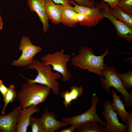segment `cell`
I'll return each instance as SVG.
<instances>
[{"label": "cell", "instance_id": "30", "mask_svg": "<svg viewBox=\"0 0 132 132\" xmlns=\"http://www.w3.org/2000/svg\"><path fill=\"white\" fill-rule=\"evenodd\" d=\"M55 3L62 4L64 6L70 5L72 6L71 0H52Z\"/></svg>", "mask_w": 132, "mask_h": 132}, {"label": "cell", "instance_id": "3", "mask_svg": "<svg viewBox=\"0 0 132 132\" xmlns=\"http://www.w3.org/2000/svg\"><path fill=\"white\" fill-rule=\"evenodd\" d=\"M51 89L35 83H25L18 93L17 98L22 108L44 102L49 95Z\"/></svg>", "mask_w": 132, "mask_h": 132}, {"label": "cell", "instance_id": "10", "mask_svg": "<svg viewBox=\"0 0 132 132\" xmlns=\"http://www.w3.org/2000/svg\"><path fill=\"white\" fill-rule=\"evenodd\" d=\"M71 3L74 5V8L77 13L85 16V20L81 25L92 27L97 25L104 18L100 11L98 4L95 3V7L91 8L78 5L73 0H71Z\"/></svg>", "mask_w": 132, "mask_h": 132}, {"label": "cell", "instance_id": "25", "mask_svg": "<svg viewBox=\"0 0 132 132\" xmlns=\"http://www.w3.org/2000/svg\"><path fill=\"white\" fill-rule=\"evenodd\" d=\"M60 95L64 99L63 103L64 107L66 108H67L69 106H70L71 103L73 100L70 92L66 90L61 92Z\"/></svg>", "mask_w": 132, "mask_h": 132}, {"label": "cell", "instance_id": "6", "mask_svg": "<svg viewBox=\"0 0 132 132\" xmlns=\"http://www.w3.org/2000/svg\"><path fill=\"white\" fill-rule=\"evenodd\" d=\"M22 51L21 56L17 60H13L11 65L19 67L28 66L31 65L33 60L34 56L42 50L39 46L34 45L27 36H23L21 40L19 48Z\"/></svg>", "mask_w": 132, "mask_h": 132}, {"label": "cell", "instance_id": "9", "mask_svg": "<svg viewBox=\"0 0 132 132\" xmlns=\"http://www.w3.org/2000/svg\"><path fill=\"white\" fill-rule=\"evenodd\" d=\"M109 5L105 2L101 1L99 5L100 11L104 17L109 19L112 22L117 31V35L124 38L130 43L132 41V30L124 23L115 18L109 11Z\"/></svg>", "mask_w": 132, "mask_h": 132}, {"label": "cell", "instance_id": "7", "mask_svg": "<svg viewBox=\"0 0 132 132\" xmlns=\"http://www.w3.org/2000/svg\"><path fill=\"white\" fill-rule=\"evenodd\" d=\"M100 99L96 96H92V103L90 108L81 114L71 117L64 118L62 120L71 125L75 126L76 129H79L80 125L86 122L95 121L99 122L101 125L105 126L106 122L101 120L97 114L96 108Z\"/></svg>", "mask_w": 132, "mask_h": 132}, {"label": "cell", "instance_id": "18", "mask_svg": "<svg viewBox=\"0 0 132 132\" xmlns=\"http://www.w3.org/2000/svg\"><path fill=\"white\" fill-rule=\"evenodd\" d=\"M109 11L115 18L132 30V16L123 12L117 6L112 9L110 8Z\"/></svg>", "mask_w": 132, "mask_h": 132}, {"label": "cell", "instance_id": "4", "mask_svg": "<svg viewBox=\"0 0 132 132\" xmlns=\"http://www.w3.org/2000/svg\"><path fill=\"white\" fill-rule=\"evenodd\" d=\"M116 68L114 66L110 67L104 63V70L101 72L102 76H100L102 88L110 94V88L112 87L123 96V102L127 108L132 107V91L128 92L125 89L122 81L117 75Z\"/></svg>", "mask_w": 132, "mask_h": 132}, {"label": "cell", "instance_id": "12", "mask_svg": "<svg viewBox=\"0 0 132 132\" xmlns=\"http://www.w3.org/2000/svg\"><path fill=\"white\" fill-rule=\"evenodd\" d=\"M44 111L40 118L44 125L45 132H54L69 124L62 120L56 119L54 112L50 111L47 107L45 108Z\"/></svg>", "mask_w": 132, "mask_h": 132}, {"label": "cell", "instance_id": "24", "mask_svg": "<svg viewBox=\"0 0 132 132\" xmlns=\"http://www.w3.org/2000/svg\"><path fill=\"white\" fill-rule=\"evenodd\" d=\"M70 93L73 100L77 99L83 96V89L81 86H72Z\"/></svg>", "mask_w": 132, "mask_h": 132}, {"label": "cell", "instance_id": "19", "mask_svg": "<svg viewBox=\"0 0 132 132\" xmlns=\"http://www.w3.org/2000/svg\"><path fill=\"white\" fill-rule=\"evenodd\" d=\"M105 127L95 121H89L81 124L79 129H75L77 132H105Z\"/></svg>", "mask_w": 132, "mask_h": 132}, {"label": "cell", "instance_id": "13", "mask_svg": "<svg viewBox=\"0 0 132 132\" xmlns=\"http://www.w3.org/2000/svg\"><path fill=\"white\" fill-rule=\"evenodd\" d=\"M45 0H27V4L30 11L36 12L42 23L43 33L47 32L50 27L49 19L45 11Z\"/></svg>", "mask_w": 132, "mask_h": 132}, {"label": "cell", "instance_id": "5", "mask_svg": "<svg viewBox=\"0 0 132 132\" xmlns=\"http://www.w3.org/2000/svg\"><path fill=\"white\" fill-rule=\"evenodd\" d=\"M70 55L64 54L62 50L53 54H48L41 57V62L45 65L52 67V69L59 73L62 76L64 82L69 80L71 77L70 72L67 69V64L70 60Z\"/></svg>", "mask_w": 132, "mask_h": 132}, {"label": "cell", "instance_id": "17", "mask_svg": "<svg viewBox=\"0 0 132 132\" xmlns=\"http://www.w3.org/2000/svg\"><path fill=\"white\" fill-rule=\"evenodd\" d=\"M77 12L70 5H63L61 17V23L69 27H75L77 23L74 17Z\"/></svg>", "mask_w": 132, "mask_h": 132}, {"label": "cell", "instance_id": "11", "mask_svg": "<svg viewBox=\"0 0 132 132\" xmlns=\"http://www.w3.org/2000/svg\"><path fill=\"white\" fill-rule=\"evenodd\" d=\"M22 109L20 105L8 114L0 115V132H16L18 119Z\"/></svg>", "mask_w": 132, "mask_h": 132}, {"label": "cell", "instance_id": "15", "mask_svg": "<svg viewBox=\"0 0 132 132\" xmlns=\"http://www.w3.org/2000/svg\"><path fill=\"white\" fill-rule=\"evenodd\" d=\"M63 5L56 4L52 0H45L46 14L52 23L58 24L61 23V17Z\"/></svg>", "mask_w": 132, "mask_h": 132}, {"label": "cell", "instance_id": "16", "mask_svg": "<svg viewBox=\"0 0 132 132\" xmlns=\"http://www.w3.org/2000/svg\"><path fill=\"white\" fill-rule=\"evenodd\" d=\"M111 92L113 98L112 104L113 108L121 119L124 123H125L130 116V113L125 110V105L121 100L120 96L118 95L113 88L112 89Z\"/></svg>", "mask_w": 132, "mask_h": 132}, {"label": "cell", "instance_id": "21", "mask_svg": "<svg viewBox=\"0 0 132 132\" xmlns=\"http://www.w3.org/2000/svg\"><path fill=\"white\" fill-rule=\"evenodd\" d=\"M117 76L122 81L124 86L125 90L128 91L132 87V70L125 72L122 74L117 72Z\"/></svg>", "mask_w": 132, "mask_h": 132}, {"label": "cell", "instance_id": "28", "mask_svg": "<svg viewBox=\"0 0 132 132\" xmlns=\"http://www.w3.org/2000/svg\"><path fill=\"white\" fill-rule=\"evenodd\" d=\"M8 88L3 84L2 81L0 79V92L2 94L4 99L7 91Z\"/></svg>", "mask_w": 132, "mask_h": 132}, {"label": "cell", "instance_id": "2", "mask_svg": "<svg viewBox=\"0 0 132 132\" xmlns=\"http://www.w3.org/2000/svg\"><path fill=\"white\" fill-rule=\"evenodd\" d=\"M34 69L37 72L38 74L33 79H28L22 76L28 83H35L46 86L52 89L56 95L59 92V83L57 79L61 78V75L59 73L54 72L52 67L49 65H45L39 60L34 59L32 64L23 70Z\"/></svg>", "mask_w": 132, "mask_h": 132}, {"label": "cell", "instance_id": "29", "mask_svg": "<svg viewBox=\"0 0 132 132\" xmlns=\"http://www.w3.org/2000/svg\"><path fill=\"white\" fill-rule=\"evenodd\" d=\"M107 3L110 6V8L112 9L117 6L120 0H102Z\"/></svg>", "mask_w": 132, "mask_h": 132}, {"label": "cell", "instance_id": "8", "mask_svg": "<svg viewBox=\"0 0 132 132\" xmlns=\"http://www.w3.org/2000/svg\"><path fill=\"white\" fill-rule=\"evenodd\" d=\"M104 108L102 113L107 121L105 132H127V127L126 125L120 122L118 113L114 110L111 102L110 100L105 101Z\"/></svg>", "mask_w": 132, "mask_h": 132}, {"label": "cell", "instance_id": "27", "mask_svg": "<svg viewBox=\"0 0 132 132\" xmlns=\"http://www.w3.org/2000/svg\"><path fill=\"white\" fill-rule=\"evenodd\" d=\"M126 126L128 129L127 132H132V110H131L130 115L126 121Z\"/></svg>", "mask_w": 132, "mask_h": 132}, {"label": "cell", "instance_id": "32", "mask_svg": "<svg viewBox=\"0 0 132 132\" xmlns=\"http://www.w3.org/2000/svg\"><path fill=\"white\" fill-rule=\"evenodd\" d=\"M3 22L2 19L1 17L0 14V30H2L3 29Z\"/></svg>", "mask_w": 132, "mask_h": 132}, {"label": "cell", "instance_id": "20", "mask_svg": "<svg viewBox=\"0 0 132 132\" xmlns=\"http://www.w3.org/2000/svg\"><path fill=\"white\" fill-rule=\"evenodd\" d=\"M17 92L15 90L14 86L11 84L8 88L7 91L3 100L4 105L1 111V113L3 115L5 114V110L8 104L10 102H13L17 96Z\"/></svg>", "mask_w": 132, "mask_h": 132}, {"label": "cell", "instance_id": "23", "mask_svg": "<svg viewBox=\"0 0 132 132\" xmlns=\"http://www.w3.org/2000/svg\"><path fill=\"white\" fill-rule=\"evenodd\" d=\"M117 6L123 12L132 16V0H120Z\"/></svg>", "mask_w": 132, "mask_h": 132}, {"label": "cell", "instance_id": "14", "mask_svg": "<svg viewBox=\"0 0 132 132\" xmlns=\"http://www.w3.org/2000/svg\"><path fill=\"white\" fill-rule=\"evenodd\" d=\"M32 105L22 108L20 111L18 119L16 132H26L30 125V120L33 114L39 112L40 108Z\"/></svg>", "mask_w": 132, "mask_h": 132}, {"label": "cell", "instance_id": "26", "mask_svg": "<svg viewBox=\"0 0 132 132\" xmlns=\"http://www.w3.org/2000/svg\"><path fill=\"white\" fill-rule=\"evenodd\" d=\"M76 4L79 5L93 8L95 7V3L93 0H73Z\"/></svg>", "mask_w": 132, "mask_h": 132}, {"label": "cell", "instance_id": "31", "mask_svg": "<svg viewBox=\"0 0 132 132\" xmlns=\"http://www.w3.org/2000/svg\"><path fill=\"white\" fill-rule=\"evenodd\" d=\"M76 129V126L73 125H71L70 127L66 128H64L61 130L60 132H73Z\"/></svg>", "mask_w": 132, "mask_h": 132}, {"label": "cell", "instance_id": "22", "mask_svg": "<svg viewBox=\"0 0 132 132\" xmlns=\"http://www.w3.org/2000/svg\"><path fill=\"white\" fill-rule=\"evenodd\" d=\"M32 132H45L43 123L40 118L31 116L30 120V125Z\"/></svg>", "mask_w": 132, "mask_h": 132}, {"label": "cell", "instance_id": "1", "mask_svg": "<svg viewBox=\"0 0 132 132\" xmlns=\"http://www.w3.org/2000/svg\"><path fill=\"white\" fill-rule=\"evenodd\" d=\"M80 47L78 54L73 55L71 59L72 65L84 70L86 69L89 72L102 76L101 72L104 70V58L109 53L108 46L104 53L99 56L95 55L90 47L80 45Z\"/></svg>", "mask_w": 132, "mask_h": 132}]
</instances>
